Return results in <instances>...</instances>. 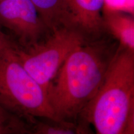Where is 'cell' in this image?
I'll use <instances>...</instances> for the list:
<instances>
[{"label": "cell", "mask_w": 134, "mask_h": 134, "mask_svg": "<svg viewBox=\"0 0 134 134\" xmlns=\"http://www.w3.org/2000/svg\"><path fill=\"white\" fill-rule=\"evenodd\" d=\"M117 48L111 50L86 40L70 53L47 90L58 120L76 119L91 103L103 86Z\"/></svg>", "instance_id": "6da1fadb"}, {"label": "cell", "mask_w": 134, "mask_h": 134, "mask_svg": "<svg viewBox=\"0 0 134 134\" xmlns=\"http://www.w3.org/2000/svg\"><path fill=\"white\" fill-rule=\"evenodd\" d=\"M81 114L95 134L134 131V52L118 46L103 86Z\"/></svg>", "instance_id": "7a4b0ae2"}, {"label": "cell", "mask_w": 134, "mask_h": 134, "mask_svg": "<svg viewBox=\"0 0 134 134\" xmlns=\"http://www.w3.org/2000/svg\"><path fill=\"white\" fill-rule=\"evenodd\" d=\"M14 46L0 52V105L23 121L34 117L57 119L46 91L20 63Z\"/></svg>", "instance_id": "3957f363"}, {"label": "cell", "mask_w": 134, "mask_h": 134, "mask_svg": "<svg viewBox=\"0 0 134 134\" xmlns=\"http://www.w3.org/2000/svg\"><path fill=\"white\" fill-rule=\"evenodd\" d=\"M86 40L79 29L70 25L55 28L41 41L27 47L16 44L14 51L20 63L47 94L70 53Z\"/></svg>", "instance_id": "277c9868"}, {"label": "cell", "mask_w": 134, "mask_h": 134, "mask_svg": "<svg viewBox=\"0 0 134 134\" xmlns=\"http://www.w3.org/2000/svg\"><path fill=\"white\" fill-rule=\"evenodd\" d=\"M0 25L14 35L21 47L41 41L51 31L31 0H1Z\"/></svg>", "instance_id": "5b68a950"}, {"label": "cell", "mask_w": 134, "mask_h": 134, "mask_svg": "<svg viewBox=\"0 0 134 134\" xmlns=\"http://www.w3.org/2000/svg\"><path fill=\"white\" fill-rule=\"evenodd\" d=\"M68 24L86 34H97L103 27L104 0H62Z\"/></svg>", "instance_id": "8992f818"}, {"label": "cell", "mask_w": 134, "mask_h": 134, "mask_svg": "<svg viewBox=\"0 0 134 134\" xmlns=\"http://www.w3.org/2000/svg\"><path fill=\"white\" fill-rule=\"evenodd\" d=\"M24 122L21 134H95L91 123L83 114L73 120L34 117Z\"/></svg>", "instance_id": "52a82bcc"}, {"label": "cell", "mask_w": 134, "mask_h": 134, "mask_svg": "<svg viewBox=\"0 0 134 134\" xmlns=\"http://www.w3.org/2000/svg\"><path fill=\"white\" fill-rule=\"evenodd\" d=\"M103 27L118 41L119 47L134 52L133 16L119 11H103Z\"/></svg>", "instance_id": "ba28073f"}, {"label": "cell", "mask_w": 134, "mask_h": 134, "mask_svg": "<svg viewBox=\"0 0 134 134\" xmlns=\"http://www.w3.org/2000/svg\"><path fill=\"white\" fill-rule=\"evenodd\" d=\"M37 8L42 19L49 31L68 25L62 0H31Z\"/></svg>", "instance_id": "9c48e42d"}, {"label": "cell", "mask_w": 134, "mask_h": 134, "mask_svg": "<svg viewBox=\"0 0 134 134\" xmlns=\"http://www.w3.org/2000/svg\"><path fill=\"white\" fill-rule=\"evenodd\" d=\"M24 121L14 116L0 105V134H21Z\"/></svg>", "instance_id": "30bf717a"}, {"label": "cell", "mask_w": 134, "mask_h": 134, "mask_svg": "<svg viewBox=\"0 0 134 134\" xmlns=\"http://www.w3.org/2000/svg\"><path fill=\"white\" fill-rule=\"evenodd\" d=\"M103 9L119 11L133 16L134 0H104Z\"/></svg>", "instance_id": "8fae6325"}, {"label": "cell", "mask_w": 134, "mask_h": 134, "mask_svg": "<svg viewBox=\"0 0 134 134\" xmlns=\"http://www.w3.org/2000/svg\"><path fill=\"white\" fill-rule=\"evenodd\" d=\"M16 42L13 41L9 36L0 30V52L14 47Z\"/></svg>", "instance_id": "7c38bea8"}, {"label": "cell", "mask_w": 134, "mask_h": 134, "mask_svg": "<svg viewBox=\"0 0 134 134\" xmlns=\"http://www.w3.org/2000/svg\"><path fill=\"white\" fill-rule=\"evenodd\" d=\"M0 1H1V0H0Z\"/></svg>", "instance_id": "4fadbf2b"}]
</instances>
